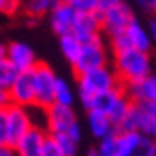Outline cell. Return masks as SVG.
I'll return each mask as SVG.
<instances>
[{"instance_id":"obj_1","label":"cell","mask_w":156,"mask_h":156,"mask_svg":"<svg viewBox=\"0 0 156 156\" xmlns=\"http://www.w3.org/2000/svg\"><path fill=\"white\" fill-rule=\"evenodd\" d=\"M119 86H125L121 83V79L118 77V74L114 69L111 67H100L95 70L84 72L77 76V93H79V100L86 111L91 105V100L100 95V93L111 91L116 90Z\"/></svg>"},{"instance_id":"obj_2","label":"cell","mask_w":156,"mask_h":156,"mask_svg":"<svg viewBox=\"0 0 156 156\" xmlns=\"http://www.w3.org/2000/svg\"><path fill=\"white\" fill-rule=\"evenodd\" d=\"M112 69L125 86L135 84L153 74V58L147 51H139L132 48L123 53L112 55Z\"/></svg>"},{"instance_id":"obj_3","label":"cell","mask_w":156,"mask_h":156,"mask_svg":"<svg viewBox=\"0 0 156 156\" xmlns=\"http://www.w3.org/2000/svg\"><path fill=\"white\" fill-rule=\"evenodd\" d=\"M144 135L132 130L116 128L111 135L100 140V156H137L140 151Z\"/></svg>"},{"instance_id":"obj_4","label":"cell","mask_w":156,"mask_h":156,"mask_svg":"<svg viewBox=\"0 0 156 156\" xmlns=\"http://www.w3.org/2000/svg\"><path fill=\"white\" fill-rule=\"evenodd\" d=\"M34 74V84H35V100L37 107L48 109L55 104V95H56V83L58 76L48 63L39 62L32 69Z\"/></svg>"},{"instance_id":"obj_5","label":"cell","mask_w":156,"mask_h":156,"mask_svg":"<svg viewBox=\"0 0 156 156\" xmlns=\"http://www.w3.org/2000/svg\"><path fill=\"white\" fill-rule=\"evenodd\" d=\"M105 65H107V48L102 41V37L98 35L91 41H88V42H83L81 55L74 62L72 69H74L76 76H81L84 72L95 70V69L105 67Z\"/></svg>"},{"instance_id":"obj_6","label":"cell","mask_w":156,"mask_h":156,"mask_svg":"<svg viewBox=\"0 0 156 156\" xmlns=\"http://www.w3.org/2000/svg\"><path fill=\"white\" fill-rule=\"evenodd\" d=\"M5 116H7V128H9V146L14 147L16 142L35 125H34V119H32V114L28 112V107L9 104L5 107Z\"/></svg>"},{"instance_id":"obj_7","label":"cell","mask_w":156,"mask_h":156,"mask_svg":"<svg viewBox=\"0 0 156 156\" xmlns=\"http://www.w3.org/2000/svg\"><path fill=\"white\" fill-rule=\"evenodd\" d=\"M102 14V32L107 37H114L118 34H123L128 28V25L133 21V11L130 9V5H126L125 2L121 5L100 12Z\"/></svg>"},{"instance_id":"obj_8","label":"cell","mask_w":156,"mask_h":156,"mask_svg":"<svg viewBox=\"0 0 156 156\" xmlns=\"http://www.w3.org/2000/svg\"><path fill=\"white\" fill-rule=\"evenodd\" d=\"M121 130H132V132H139L144 137H154L156 135V118H153L151 114L140 105L133 102L132 109L128 112L126 119L123 121Z\"/></svg>"},{"instance_id":"obj_9","label":"cell","mask_w":156,"mask_h":156,"mask_svg":"<svg viewBox=\"0 0 156 156\" xmlns=\"http://www.w3.org/2000/svg\"><path fill=\"white\" fill-rule=\"evenodd\" d=\"M9 98H11V104H16V105L21 107H34L37 104L32 70L20 72V76L16 77L12 86L9 88Z\"/></svg>"},{"instance_id":"obj_10","label":"cell","mask_w":156,"mask_h":156,"mask_svg":"<svg viewBox=\"0 0 156 156\" xmlns=\"http://www.w3.org/2000/svg\"><path fill=\"white\" fill-rule=\"evenodd\" d=\"M77 123L74 109L62 104H53L46 109V128L49 133L56 132H69Z\"/></svg>"},{"instance_id":"obj_11","label":"cell","mask_w":156,"mask_h":156,"mask_svg":"<svg viewBox=\"0 0 156 156\" xmlns=\"http://www.w3.org/2000/svg\"><path fill=\"white\" fill-rule=\"evenodd\" d=\"M49 137V132H46L42 126H32L16 142L14 151L18 156H42L46 140Z\"/></svg>"},{"instance_id":"obj_12","label":"cell","mask_w":156,"mask_h":156,"mask_svg":"<svg viewBox=\"0 0 156 156\" xmlns=\"http://www.w3.org/2000/svg\"><path fill=\"white\" fill-rule=\"evenodd\" d=\"M72 34L83 42H88L102 34V14L100 11L93 12H77L72 27Z\"/></svg>"},{"instance_id":"obj_13","label":"cell","mask_w":156,"mask_h":156,"mask_svg":"<svg viewBox=\"0 0 156 156\" xmlns=\"http://www.w3.org/2000/svg\"><path fill=\"white\" fill-rule=\"evenodd\" d=\"M7 60L20 72H28L39 63L35 58V51L32 49V46L25 42H18V41L7 44Z\"/></svg>"},{"instance_id":"obj_14","label":"cell","mask_w":156,"mask_h":156,"mask_svg":"<svg viewBox=\"0 0 156 156\" xmlns=\"http://www.w3.org/2000/svg\"><path fill=\"white\" fill-rule=\"evenodd\" d=\"M76 14H77V11L74 7H70V5L65 4V2H60L49 14L51 30H53L58 37L65 35V34H70L72 27H74Z\"/></svg>"},{"instance_id":"obj_15","label":"cell","mask_w":156,"mask_h":156,"mask_svg":"<svg viewBox=\"0 0 156 156\" xmlns=\"http://www.w3.org/2000/svg\"><path fill=\"white\" fill-rule=\"evenodd\" d=\"M128 97L137 102H156V72H153L151 76H147L146 79H142L135 84L126 86Z\"/></svg>"},{"instance_id":"obj_16","label":"cell","mask_w":156,"mask_h":156,"mask_svg":"<svg viewBox=\"0 0 156 156\" xmlns=\"http://www.w3.org/2000/svg\"><path fill=\"white\" fill-rule=\"evenodd\" d=\"M88 126H90V132H91L93 137H97V139H105L107 135H111L116 130V126L112 125V121L111 118L107 116L105 112H102V111H88Z\"/></svg>"},{"instance_id":"obj_17","label":"cell","mask_w":156,"mask_h":156,"mask_svg":"<svg viewBox=\"0 0 156 156\" xmlns=\"http://www.w3.org/2000/svg\"><path fill=\"white\" fill-rule=\"evenodd\" d=\"M125 34H126L128 41H130V44H132L133 49L151 53V46H153L151 35H149L147 28H144L137 20H133V21L128 25V28L125 30Z\"/></svg>"},{"instance_id":"obj_18","label":"cell","mask_w":156,"mask_h":156,"mask_svg":"<svg viewBox=\"0 0 156 156\" xmlns=\"http://www.w3.org/2000/svg\"><path fill=\"white\" fill-rule=\"evenodd\" d=\"M125 93H126V86H119V88H116V90L100 93V95H97V97L91 100V105H90L88 111L95 109V111H102V112L109 114L112 111V107L116 105V102H118Z\"/></svg>"},{"instance_id":"obj_19","label":"cell","mask_w":156,"mask_h":156,"mask_svg":"<svg viewBox=\"0 0 156 156\" xmlns=\"http://www.w3.org/2000/svg\"><path fill=\"white\" fill-rule=\"evenodd\" d=\"M81 49H83V41L79 37H76L72 32L60 37V51L70 65H74V62L79 58Z\"/></svg>"},{"instance_id":"obj_20","label":"cell","mask_w":156,"mask_h":156,"mask_svg":"<svg viewBox=\"0 0 156 156\" xmlns=\"http://www.w3.org/2000/svg\"><path fill=\"white\" fill-rule=\"evenodd\" d=\"M60 4V0H27L25 2V12L30 18H42L51 14V11Z\"/></svg>"},{"instance_id":"obj_21","label":"cell","mask_w":156,"mask_h":156,"mask_svg":"<svg viewBox=\"0 0 156 156\" xmlns=\"http://www.w3.org/2000/svg\"><path fill=\"white\" fill-rule=\"evenodd\" d=\"M132 104H133V100L128 97V93H125V95L116 102V105L112 107V111L107 114L116 128H119L121 125H123V121L126 119L128 112H130V109H132Z\"/></svg>"},{"instance_id":"obj_22","label":"cell","mask_w":156,"mask_h":156,"mask_svg":"<svg viewBox=\"0 0 156 156\" xmlns=\"http://www.w3.org/2000/svg\"><path fill=\"white\" fill-rule=\"evenodd\" d=\"M49 135L56 140V144L63 149V153L67 156H76V154H77L79 142L76 140L72 135H69L67 132H56V133H49Z\"/></svg>"},{"instance_id":"obj_23","label":"cell","mask_w":156,"mask_h":156,"mask_svg":"<svg viewBox=\"0 0 156 156\" xmlns=\"http://www.w3.org/2000/svg\"><path fill=\"white\" fill-rule=\"evenodd\" d=\"M18 76H20V70H18L9 60L0 62V88L9 90V88L12 86V83L16 81Z\"/></svg>"},{"instance_id":"obj_24","label":"cell","mask_w":156,"mask_h":156,"mask_svg":"<svg viewBox=\"0 0 156 156\" xmlns=\"http://www.w3.org/2000/svg\"><path fill=\"white\" fill-rule=\"evenodd\" d=\"M55 104H62V105H69V107H72V104H74V93H72V88L69 86V83H67L63 77H58Z\"/></svg>"},{"instance_id":"obj_25","label":"cell","mask_w":156,"mask_h":156,"mask_svg":"<svg viewBox=\"0 0 156 156\" xmlns=\"http://www.w3.org/2000/svg\"><path fill=\"white\" fill-rule=\"evenodd\" d=\"M109 48L112 51V55H118V53H123L126 49H132V44L128 41L126 34L123 32V34H118L114 37H109Z\"/></svg>"},{"instance_id":"obj_26","label":"cell","mask_w":156,"mask_h":156,"mask_svg":"<svg viewBox=\"0 0 156 156\" xmlns=\"http://www.w3.org/2000/svg\"><path fill=\"white\" fill-rule=\"evenodd\" d=\"M74 7L77 12H93L98 11V0H60Z\"/></svg>"},{"instance_id":"obj_27","label":"cell","mask_w":156,"mask_h":156,"mask_svg":"<svg viewBox=\"0 0 156 156\" xmlns=\"http://www.w3.org/2000/svg\"><path fill=\"white\" fill-rule=\"evenodd\" d=\"M42 156H67V154L63 153V149L56 144V140L49 135V137H48V140H46V146H44Z\"/></svg>"},{"instance_id":"obj_28","label":"cell","mask_w":156,"mask_h":156,"mask_svg":"<svg viewBox=\"0 0 156 156\" xmlns=\"http://www.w3.org/2000/svg\"><path fill=\"white\" fill-rule=\"evenodd\" d=\"M0 146H9V128H7L5 107L0 111Z\"/></svg>"},{"instance_id":"obj_29","label":"cell","mask_w":156,"mask_h":156,"mask_svg":"<svg viewBox=\"0 0 156 156\" xmlns=\"http://www.w3.org/2000/svg\"><path fill=\"white\" fill-rule=\"evenodd\" d=\"M20 7V0H0V14H14Z\"/></svg>"},{"instance_id":"obj_30","label":"cell","mask_w":156,"mask_h":156,"mask_svg":"<svg viewBox=\"0 0 156 156\" xmlns=\"http://www.w3.org/2000/svg\"><path fill=\"white\" fill-rule=\"evenodd\" d=\"M121 4H123V0H98V11L104 12V11H109L116 5H121Z\"/></svg>"},{"instance_id":"obj_31","label":"cell","mask_w":156,"mask_h":156,"mask_svg":"<svg viewBox=\"0 0 156 156\" xmlns=\"http://www.w3.org/2000/svg\"><path fill=\"white\" fill-rule=\"evenodd\" d=\"M133 2H135V5H139L146 12L154 11V5H156V0H133Z\"/></svg>"},{"instance_id":"obj_32","label":"cell","mask_w":156,"mask_h":156,"mask_svg":"<svg viewBox=\"0 0 156 156\" xmlns=\"http://www.w3.org/2000/svg\"><path fill=\"white\" fill-rule=\"evenodd\" d=\"M147 32H149V35H151V41H153V44H156V16H153V18L149 20V23H147Z\"/></svg>"},{"instance_id":"obj_33","label":"cell","mask_w":156,"mask_h":156,"mask_svg":"<svg viewBox=\"0 0 156 156\" xmlns=\"http://www.w3.org/2000/svg\"><path fill=\"white\" fill-rule=\"evenodd\" d=\"M140 105L144 107V109L153 116V118H156V102H142Z\"/></svg>"},{"instance_id":"obj_34","label":"cell","mask_w":156,"mask_h":156,"mask_svg":"<svg viewBox=\"0 0 156 156\" xmlns=\"http://www.w3.org/2000/svg\"><path fill=\"white\" fill-rule=\"evenodd\" d=\"M0 156H18L12 146H0Z\"/></svg>"},{"instance_id":"obj_35","label":"cell","mask_w":156,"mask_h":156,"mask_svg":"<svg viewBox=\"0 0 156 156\" xmlns=\"http://www.w3.org/2000/svg\"><path fill=\"white\" fill-rule=\"evenodd\" d=\"M4 60H7V46L0 44V62H4Z\"/></svg>"},{"instance_id":"obj_36","label":"cell","mask_w":156,"mask_h":156,"mask_svg":"<svg viewBox=\"0 0 156 156\" xmlns=\"http://www.w3.org/2000/svg\"><path fill=\"white\" fill-rule=\"evenodd\" d=\"M86 156H100V153H98V149H90Z\"/></svg>"},{"instance_id":"obj_37","label":"cell","mask_w":156,"mask_h":156,"mask_svg":"<svg viewBox=\"0 0 156 156\" xmlns=\"http://www.w3.org/2000/svg\"><path fill=\"white\" fill-rule=\"evenodd\" d=\"M153 12H154V16H156V5H154V11H153Z\"/></svg>"},{"instance_id":"obj_38","label":"cell","mask_w":156,"mask_h":156,"mask_svg":"<svg viewBox=\"0 0 156 156\" xmlns=\"http://www.w3.org/2000/svg\"><path fill=\"white\" fill-rule=\"evenodd\" d=\"M2 109H4V107H2V104H0V111H2Z\"/></svg>"},{"instance_id":"obj_39","label":"cell","mask_w":156,"mask_h":156,"mask_svg":"<svg viewBox=\"0 0 156 156\" xmlns=\"http://www.w3.org/2000/svg\"><path fill=\"white\" fill-rule=\"evenodd\" d=\"M137 156H144V154H137Z\"/></svg>"},{"instance_id":"obj_40","label":"cell","mask_w":156,"mask_h":156,"mask_svg":"<svg viewBox=\"0 0 156 156\" xmlns=\"http://www.w3.org/2000/svg\"><path fill=\"white\" fill-rule=\"evenodd\" d=\"M154 139H156V135H154Z\"/></svg>"}]
</instances>
